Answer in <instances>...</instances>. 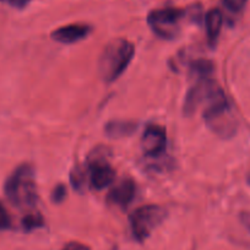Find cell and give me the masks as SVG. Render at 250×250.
I'll use <instances>...</instances> for the list:
<instances>
[{
	"label": "cell",
	"instance_id": "10",
	"mask_svg": "<svg viewBox=\"0 0 250 250\" xmlns=\"http://www.w3.org/2000/svg\"><path fill=\"white\" fill-rule=\"evenodd\" d=\"M104 130L109 138H123L131 135L136 130V124L128 120H113L107 123Z\"/></svg>",
	"mask_w": 250,
	"mask_h": 250
},
{
	"label": "cell",
	"instance_id": "18",
	"mask_svg": "<svg viewBox=\"0 0 250 250\" xmlns=\"http://www.w3.org/2000/svg\"><path fill=\"white\" fill-rule=\"evenodd\" d=\"M240 218H242V222L244 223L245 227H247L248 229L250 230V212H244V213H242V216H240Z\"/></svg>",
	"mask_w": 250,
	"mask_h": 250
},
{
	"label": "cell",
	"instance_id": "14",
	"mask_svg": "<svg viewBox=\"0 0 250 250\" xmlns=\"http://www.w3.org/2000/svg\"><path fill=\"white\" fill-rule=\"evenodd\" d=\"M11 226H13V221H11L10 215H9L5 206L0 203V230L10 229Z\"/></svg>",
	"mask_w": 250,
	"mask_h": 250
},
{
	"label": "cell",
	"instance_id": "8",
	"mask_svg": "<svg viewBox=\"0 0 250 250\" xmlns=\"http://www.w3.org/2000/svg\"><path fill=\"white\" fill-rule=\"evenodd\" d=\"M92 31V27L85 23H73L58 28L52 33V38L59 43L71 44L87 37Z\"/></svg>",
	"mask_w": 250,
	"mask_h": 250
},
{
	"label": "cell",
	"instance_id": "2",
	"mask_svg": "<svg viewBox=\"0 0 250 250\" xmlns=\"http://www.w3.org/2000/svg\"><path fill=\"white\" fill-rule=\"evenodd\" d=\"M4 193L15 206L32 208L37 201L35 168L28 163L19 166L6 179Z\"/></svg>",
	"mask_w": 250,
	"mask_h": 250
},
{
	"label": "cell",
	"instance_id": "6",
	"mask_svg": "<svg viewBox=\"0 0 250 250\" xmlns=\"http://www.w3.org/2000/svg\"><path fill=\"white\" fill-rule=\"evenodd\" d=\"M166 130L160 125H148L141 139V145L145 155L158 156L166 148Z\"/></svg>",
	"mask_w": 250,
	"mask_h": 250
},
{
	"label": "cell",
	"instance_id": "12",
	"mask_svg": "<svg viewBox=\"0 0 250 250\" xmlns=\"http://www.w3.org/2000/svg\"><path fill=\"white\" fill-rule=\"evenodd\" d=\"M21 225H22L23 229L26 232H31V230L36 229V228H40L44 226V220H43L42 215L40 212H33L28 213L21 221Z\"/></svg>",
	"mask_w": 250,
	"mask_h": 250
},
{
	"label": "cell",
	"instance_id": "1",
	"mask_svg": "<svg viewBox=\"0 0 250 250\" xmlns=\"http://www.w3.org/2000/svg\"><path fill=\"white\" fill-rule=\"evenodd\" d=\"M134 44L124 38H117L108 43L101 54L98 69L105 83H113L128 68L134 57Z\"/></svg>",
	"mask_w": 250,
	"mask_h": 250
},
{
	"label": "cell",
	"instance_id": "7",
	"mask_svg": "<svg viewBox=\"0 0 250 250\" xmlns=\"http://www.w3.org/2000/svg\"><path fill=\"white\" fill-rule=\"evenodd\" d=\"M134 196H135V183L130 178H124L110 189L107 200L108 203L115 206L126 208L133 201Z\"/></svg>",
	"mask_w": 250,
	"mask_h": 250
},
{
	"label": "cell",
	"instance_id": "4",
	"mask_svg": "<svg viewBox=\"0 0 250 250\" xmlns=\"http://www.w3.org/2000/svg\"><path fill=\"white\" fill-rule=\"evenodd\" d=\"M166 217V210L158 205H146L136 208L130 216V227L138 242H144Z\"/></svg>",
	"mask_w": 250,
	"mask_h": 250
},
{
	"label": "cell",
	"instance_id": "17",
	"mask_svg": "<svg viewBox=\"0 0 250 250\" xmlns=\"http://www.w3.org/2000/svg\"><path fill=\"white\" fill-rule=\"evenodd\" d=\"M62 250H90V248L87 245L83 244V243L79 242H70L62 248Z\"/></svg>",
	"mask_w": 250,
	"mask_h": 250
},
{
	"label": "cell",
	"instance_id": "5",
	"mask_svg": "<svg viewBox=\"0 0 250 250\" xmlns=\"http://www.w3.org/2000/svg\"><path fill=\"white\" fill-rule=\"evenodd\" d=\"M185 11L177 8H163L148 14L147 23L151 30L162 38H174L179 33L180 21Z\"/></svg>",
	"mask_w": 250,
	"mask_h": 250
},
{
	"label": "cell",
	"instance_id": "13",
	"mask_svg": "<svg viewBox=\"0 0 250 250\" xmlns=\"http://www.w3.org/2000/svg\"><path fill=\"white\" fill-rule=\"evenodd\" d=\"M86 169L81 167H75L70 174L71 183L76 190H83V188L86 185Z\"/></svg>",
	"mask_w": 250,
	"mask_h": 250
},
{
	"label": "cell",
	"instance_id": "16",
	"mask_svg": "<svg viewBox=\"0 0 250 250\" xmlns=\"http://www.w3.org/2000/svg\"><path fill=\"white\" fill-rule=\"evenodd\" d=\"M1 3H5L9 4V5L14 6V8H18V9H22L30 3L31 0H0Z\"/></svg>",
	"mask_w": 250,
	"mask_h": 250
},
{
	"label": "cell",
	"instance_id": "11",
	"mask_svg": "<svg viewBox=\"0 0 250 250\" xmlns=\"http://www.w3.org/2000/svg\"><path fill=\"white\" fill-rule=\"evenodd\" d=\"M190 70L200 80V79L208 78V75L213 71V65L212 62H208V60H195V62H193L190 64Z\"/></svg>",
	"mask_w": 250,
	"mask_h": 250
},
{
	"label": "cell",
	"instance_id": "9",
	"mask_svg": "<svg viewBox=\"0 0 250 250\" xmlns=\"http://www.w3.org/2000/svg\"><path fill=\"white\" fill-rule=\"evenodd\" d=\"M223 25V14L220 9H212L205 16V27L211 44H215Z\"/></svg>",
	"mask_w": 250,
	"mask_h": 250
},
{
	"label": "cell",
	"instance_id": "3",
	"mask_svg": "<svg viewBox=\"0 0 250 250\" xmlns=\"http://www.w3.org/2000/svg\"><path fill=\"white\" fill-rule=\"evenodd\" d=\"M109 156L110 151L104 146H98L88 155V182L96 190H102L115 179V170L108 162Z\"/></svg>",
	"mask_w": 250,
	"mask_h": 250
},
{
	"label": "cell",
	"instance_id": "15",
	"mask_svg": "<svg viewBox=\"0 0 250 250\" xmlns=\"http://www.w3.org/2000/svg\"><path fill=\"white\" fill-rule=\"evenodd\" d=\"M65 196H66L65 187H64L62 184L57 185V187L54 188L53 193H52V200L54 201L55 204H59V203H62L64 199H65Z\"/></svg>",
	"mask_w": 250,
	"mask_h": 250
}]
</instances>
